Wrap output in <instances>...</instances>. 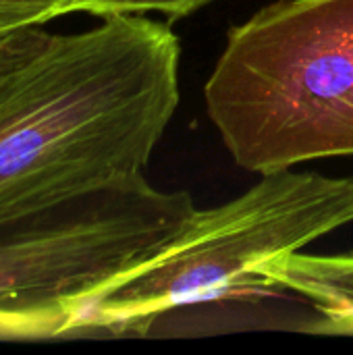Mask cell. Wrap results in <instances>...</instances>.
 <instances>
[{
	"label": "cell",
	"instance_id": "9c48e42d",
	"mask_svg": "<svg viewBox=\"0 0 353 355\" xmlns=\"http://www.w3.org/2000/svg\"><path fill=\"white\" fill-rule=\"evenodd\" d=\"M42 35H44V33H42ZM21 54H23V52H21ZM15 58H17V56H15ZM10 60H12V58H10ZM10 60H8V62H10ZM4 64H6V62H4ZM4 64H0V67H4Z\"/></svg>",
	"mask_w": 353,
	"mask_h": 355
},
{
	"label": "cell",
	"instance_id": "ba28073f",
	"mask_svg": "<svg viewBox=\"0 0 353 355\" xmlns=\"http://www.w3.org/2000/svg\"><path fill=\"white\" fill-rule=\"evenodd\" d=\"M42 33H44L42 25L0 29V64L25 52L29 46H33L42 37Z\"/></svg>",
	"mask_w": 353,
	"mask_h": 355
},
{
	"label": "cell",
	"instance_id": "8992f818",
	"mask_svg": "<svg viewBox=\"0 0 353 355\" xmlns=\"http://www.w3.org/2000/svg\"><path fill=\"white\" fill-rule=\"evenodd\" d=\"M210 2L214 0H77L75 12H87L94 17L160 12L169 17V21H177L208 6Z\"/></svg>",
	"mask_w": 353,
	"mask_h": 355
},
{
	"label": "cell",
	"instance_id": "277c9868",
	"mask_svg": "<svg viewBox=\"0 0 353 355\" xmlns=\"http://www.w3.org/2000/svg\"><path fill=\"white\" fill-rule=\"evenodd\" d=\"M183 189L146 177L0 220V339L77 337L89 304L196 214Z\"/></svg>",
	"mask_w": 353,
	"mask_h": 355
},
{
	"label": "cell",
	"instance_id": "52a82bcc",
	"mask_svg": "<svg viewBox=\"0 0 353 355\" xmlns=\"http://www.w3.org/2000/svg\"><path fill=\"white\" fill-rule=\"evenodd\" d=\"M77 0H0V29L31 27L75 12Z\"/></svg>",
	"mask_w": 353,
	"mask_h": 355
},
{
	"label": "cell",
	"instance_id": "7a4b0ae2",
	"mask_svg": "<svg viewBox=\"0 0 353 355\" xmlns=\"http://www.w3.org/2000/svg\"><path fill=\"white\" fill-rule=\"evenodd\" d=\"M237 166L353 156V0H277L233 27L204 87Z\"/></svg>",
	"mask_w": 353,
	"mask_h": 355
},
{
	"label": "cell",
	"instance_id": "6da1fadb",
	"mask_svg": "<svg viewBox=\"0 0 353 355\" xmlns=\"http://www.w3.org/2000/svg\"><path fill=\"white\" fill-rule=\"evenodd\" d=\"M171 25L110 15L0 67V220L141 177L179 106Z\"/></svg>",
	"mask_w": 353,
	"mask_h": 355
},
{
	"label": "cell",
	"instance_id": "5b68a950",
	"mask_svg": "<svg viewBox=\"0 0 353 355\" xmlns=\"http://www.w3.org/2000/svg\"><path fill=\"white\" fill-rule=\"evenodd\" d=\"M266 275L281 291H293L308 300L318 320L304 327L306 333L353 337V252L306 254L268 262Z\"/></svg>",
	"mask_w": 353,
	"mask_h": 355
},
{
	"label": "cell",
	"instance_id": "3957f363",
	"mask_svg": "<svg viewBox=\"0 0 353 355\" xmlns=\"http://www.w3.org/2000/svg\"><path fill=\"white\" fill-rule=\"evenodd\" d=\"M353 223V175L266 173L241 196L196 210L150 260L98 295L77 337H144L166 312L281 291L268 262Z\"/></svg>",
	"mask_w": 353,
	"mask_h": 355
}]
</instances>
